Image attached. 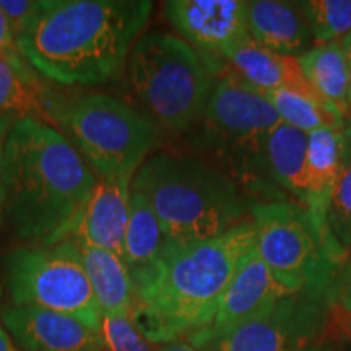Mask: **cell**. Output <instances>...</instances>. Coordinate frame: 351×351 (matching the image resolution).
Wrapping results in <instances>:
<instances>
[{"label": "cell", "instance_id": "cell-1", "mask_svg": "<svg viewBox=\"0 0 351 351\" xmlns=\"http://www.w3.org/2000/svg\"><path fill=\"white\" fill-rule=\"evenodd\" d=\"M254 245L256 230L251 218L218 238L165 243L152 262L130 270V322L153 345L204 330L212 324L223 293Z\"/></svg>", "mask_w": 351, "mask_h": 351}, {"label": "cell", "instance_id": "cell-2", "mask_svg": "<svg viewBox=\"0 0 351 351\" xmlns=\"http://www.w3.org/2000/svg\"><path fill=\"white\" fill-rule=\"evenodd\" d=\"M152 8L148 0H46L16 46L49 80L99 85L124 67Z\"/></svg>", "mask_w": 351, "mask_h": 351}, {"label": "cell", "instance_id": "cell-3", "mask_svg": "<svg viewBox=\"0 0 351 351\" xmlns=\"http://www.w3.org/2000/svg\"><path fill=\"white\" fill-rule=\"evenodd\" d=\"M96 178L62 132L16 117L3 147L5 215L25 241L60 243Z\"/></svg>", "mask_w": 351, "mask_h": 351}, {"label": "cell", "instance_id": "cell-4", "mask_svg": "<svg viewBox=\"0 0 351 351\" xmlns=\"http://www.w3.org/2000/svg\"><path fill=\"white\" fill-rule=\"evenodd\" d=\"M132 189L150 202L166 243L218 238L251 218L236 179L189 155L148 158L132 179Z\"/></svg>", "mask_w": 351, "mask_h": 351}, {"label": "cell", "instance_id": "cell-5", "mask_svg": "<svg viewBox=\"0 0 351 351\" xmlns=\"http://www.w3.org/2000/svg\"><path fill=\"white\" fill-rule=\"evenodd\" d=\"M225 60L205 56L184 39L148 33L137 39L129 57L134 95L158 124L186 132L202 121L213 83Z\"/></svg>", "mask_w": 351, "mask_h": 351}, {"label": "cell", "instance_id": "cell-6", "mask_svg": "<svg viewBox=\"0 0 351 351\" xmlns=\"http://www.w3.org/2000/svg\"><path fill=\"white\" fill-rule=\"evenodd\" d=\"M257 256L289 293L330 289L350 254L319 231L302 205L289 200L257 202L251 207Z\"/></svg>", "mask_w": 351, "mask_h": 351}, {"label": "cell", "instance_id": "cell-7", "mask_svg": "<svg viewBox=\"0 0 351 351\" xmlns=\"http://www.w3.org/2000/svg\"><path fill=\"white\" fill-rule=\"evenodd\" d=\"M57 124L101 178L135 176L160 143V129L150 117L103 93L83 95L60 106Z\"/></svg>", "mask_w": 351, "mask_h": 351}, {"label": "cell", "instance_id": "cell-8", "mask_svg": "<svg viewBox=\"0 0 351 351\" xmlns=\"http://www.w3.org/2000/svg\"><path fill=\"white\" fill-rule=\"evenodd\" d=\"M3 262L15 306L69 315L99 332L103 314L73 241L12 249Z\"/></svg>", "mask_w": 351, "mask_h": 351}, {"label": "cell", "instance_id": "cell-9", "mask_svg": "<svg viewBox=\"0 0 351 351\" xmlns=\"http://www.w3.org/2000/svg\"><path fill=\"white\" fill-rule=\"evenodd\" d=\"M202 121L207 137L231 161L236 182L267 187L263 148L270 132L282 121L265 95L245 83L225 62L213 83Z\"/></svg>", "mask_w": 351, "mask_h": 351}, {"label": "cell", "instance_id": "cell-10", "mask_svg": "<svg viewBox=\"0 0 351 351\" xmlns=\"http://www.w3.org/2000/svg\"><path fill=\"white\" fill-rule=\"evenodd\" d=\"M328 304L330 289L291 293L202 350L301 351L326 335Z\"/></svg>", "mask_w": 351, "mask_h": 351}, {"label": "cell", "instance_id": "cell-11", "mask_svg": "<svg viewBox=\"0 0 351 351\" xmlns=\"http://www.w3.org/2000/svg\"><path fill=\"white\" fill-rule=\"evenodd\" d=\"M163 13L184 41L205 56L223 60L249 39L245 0H169Z\"/></svg>", "mask_w": 351, "mask_h": 351}, {"label": "cell", "instance_id": "cell-12", "mask_svg": "<svg viewBox=\"0 0 351 351\" xmlns=\"http://www.w3.org/2000/svg\"><path fill=\"white\" fill-rule=\"evenodd\" d=\"M291 295L267 269L256 249L245 256L232 275L221 300L217 314L208 327L204 330L191 333L186 340L197 348H205L213 340L231 332L247 319L267 309L283 296Z\"/></svg>", "mask_w": 351, "mask_h": 351}, {"label": "cell", "instance_id": "cell-13", "mask_svg": "<svg viewBox=\"0 0 351 351\" xmlns=\"http://www.w3.org/2000/svg\"><path fill=\"white\" fill-rule=\"evenodd\" d=\"M134 176L96 179L93 189L64 231V239L104 249L124 257V234L129 218Z\"/></svg>", "mask_w": 351, "mask_h": 351}, {"label": "cell", "instance_id": "cell-14", "mask_svg": "<svg viewBox=\"0 0 351 351\" xmlns=\"http://www.w3.org/2000/svg\"><path fill=\"white\" fill-rule=\"evenodd\" d=\"M2 322L25 351H104L99 332L41 307H8Z\"/></svg>", "mask_w": 351, "mask_h": 351}, {"label": "cell", "instance_id": "cell-15", "mask_svg": "<svg viewBox=\"0 0 351 351\" xmlns=\"http://www.w3.org/2000/svg\"><path fill=\"white\" fill-rule=\"evenodd\" d=\"M345 127H327L307 135V153L304 166V194L301 205L326 236L330 234L327 226L328 204L337 176H339L341 155H343Z\"/></svg>", "mask_w": 351, "mask_h": 351}, {"label": "cell", "instance_id": "cell-16", "mask_svg": "<svg viewBox=\"0 0 351 351\" xmlns=\"http://www.w3.org/2000/svg\"><path fill=\"white\" fill-rule=\"evenodd\" d=\"M247 29L254 43L278 54L300 57L314 46L296 2L247 0Z\"/></svg>", "mask_w": 351, "mask_h": 351}, {"label": "cell", "instance_id": "cell-17", "mask_svg": "<svg viewBox=\"0 0 351 351\" xmlns=\"http://www.w3.org/2000/svg\"><path fill=\"white\" fill-rule=\"evenodd\" d=\"M223 60L245 83L261 91L293 90L319 98L307 83L298 57L265 49L251 38L230 52Z\"/></svg>", "mask_w": 351, "mask_h": 351}, {"label": "cell", "instance_id": "cell-18", "mask_svg": "<svg viewBox=\"0 0 351 351\" xmlns=\"http://www.w3.org/2000/svg\"><path fill=\"white\" fill-rule=\"evenodd\" d=\"M77 245L101 314L129 317L134 301V287L124 258L104 249Z\"/></svg>", "mask_w": 351, "mask_h": 351}, {"label": "cell", "instance_id": "cell-19", "mask_svg": "<svg viewBox=\"0 0 351 351\" xmlns=\"http://www.w3.org/2000/svg\"><path fill=\"white\" fill-rule=\"evenodd\" d=\"M306 153L307 135L285 122L270 132L263 148V171L269 182L300 205L304 194Z\"/></svg>", "mask_w": 351, "mask_h": 351}, {"label": "cell", "instance_id": "cell-20", "mask_svg": "<svg viewBox=\"0 0 351 351\" xmlns=\"http://www.w3.org/2000/svg\"><path fill=\"white\" fill-rule=\"evenodd\" d=\"M298 60L315 95L345 119L351 104V82L340 41L313 46Z\"/></svg>", "mask_w": 351, "mask_h": 351}, {"label": "cell", "instance_id": "cell-21", "mask_svg": "<svg viewBox=\"0 0 351 351\" xmlns=\"http://www.w3.org/2000/svg\"><path fill=\"white\" fill-rule=\"evenodd\" d=\"M60 106L41 86L36 73L26 75L0 60V116L33 117L57 125Z\"/></svg>", "mask_w": 351, "mask_h": 351}, {"label": "cell", "instance_id": "cell-22", "mask_svg": "<svg viewBox=\"0 0 351 351\" xmlns=\"http://www.w3.org/2000/svg\"><path fill=\"white\" fill-rule=\"evenodd\" d=\"M166 243L160 221L150 202L130 187L129 218L124 234V262L129 270L140 269L152 262Z\"/></svg>", "mask_w": 351, "mask_h": 351}, {"label": "cell", "instance_id": "cell-23", "mask_svg": "<svg viewBox=\"0 0 351 351\" xmlns=\"http://www.w3.org/2000/svg\"><path fill=\"white\" fill-rule=\"evenodd\" d=\"M262 93L269 99L280 121L304 132L306 135L327 127L343 125V119L339 114L314 96L293 90H271Z\"/></svg>", "mask_w": 351, "mask_h": 351}, {"label": "cell", "instance_id": "cell-24", "mask_svg": "<svg viewBox=\"0 0 351 351\" xmlns=\"http://www.w3.org/2000/svg\"><path fill=\"white\" fill-rule=\"evenodd\" d=\"M296 3L309 26L314 46L337 43L351 33V0H301Z\"/></svg>", "mask_w": 351, "mask_h": 351}, {"label": "cell", "instance_id": "cell-25", "mask_svg": "<svg viewBox=\"0 0 351 351\" xmlns=\"http://www.w3.org/2000/svg\"><path fill=\"white\" fill-rule=\"evenodd\" d=\"M327 226L340 247L351 254V134L346 129L340 171L328 204Z\"/></svg>", "mask_w": 351, "mask_h": 351}, {"label": "cell", "instance_id": "cell-26", "mask_svg": "<svg viewBox=\"0 0 351 351\" xmlns=\"http://www.w3.org/2000/svg\"><path fill=\"white\" fill-rule=\"evenodd\" d=\"M99 335L104 351H158L124 315H101Z\"/></svg>", "mask_w": 351, "mask_h": 351}, {"label": "cell", "instance_id": "cell-27", "mask_svg": "<svg viewBox=\"0 0 351 351\" xmlns=\"http://www.w3.org/2000/svg\"><path fill=\"white\" fill-rule=\"evenodd\" d=\"M327 332L351 339V261L339 270L330 287Z\"/></svg>", "mask_w": 351, "mask_h": 351}, {"label": "cell", "instance_id": "cell-28", "mask_svg": "<svg viewBox=\"0 0 351 351\" xmlns=\"http://www.w3.org/2000/svg\"><path fill=\"white\" fill-rule=\"evenodd\" d=\"M43 5L44 2H36V0H0V10L10 23L15 38L32 23Z\"/></svg>", "mask_w": 351, "mask_h": 351}, {"label": "cell", "instance_id": "cell-29", "mask_svg": "<svg viewBox=\"0 0 351 351\" xmlns=\"http://www.w3.org/2000/svg\"><path fill=\"white\" fill-rule=\"evenodd\" d=\"M0 60L10 64L12 67L26 73V75H34L32 65L26 62L19 51L15 34H13L12 26L2 10H0Z\"/></svg>", "mask_w": 351, "mask_h": 351}, {"label": "cell", "instance_id": "cell-30", "mask_svg": "<svg viewBox=\"0 0 351 351\" xmlns=\"http://www.w3.org/2000/svg\"><path fill=\"white\" fill-rule=\"evenodd\" d=\"M16 117L13 116H0V223L5 217V184H3V147L8 130Z\"/></svg>", "mask_w": 351, "mask_h": 351}, {"label": "cell", "instance_id": "cell-31", "mask_svg": "<svg viewBox=\"0 0 351 351\" xmlns=\"http://www.w3.org/2000/svg\"><path fill=\"white\" fill-rule=\"evenodd\" d=\"M158 351H204L197 348L195 345H192L191 341L186 339H178L173 341H168V343L158 345Z\"/></svg>", "mask_w": 351, "mask_h": 351}, {"label": "cell", "instance_id": "cell-32", "mask_svg": "<svg viewBox=\"0 0 351 351\" xmlns=\"http://www.w3.org/2000/svg\"><path fill=\"white\" fill-rule=\"evenodd\" d=\"M0 351H19L2 324H0Z\"/></svg>", "mask_w": 351, "mask_h": 351}, {"label": "cell", "instance_id": "cell-33", "mask_svg": "<svg viewBox=\"0 0 351 351\" xmlns=\"http://www.w3.org/2000/svg\"><path fill=\"white\" fill-rule=\"evenodd\" d=\"M341 49H343L345 59H346V65H348V72H350V82H351V33L346 34L345 38L340 39Z\"/></svg>", "mask_w": 351, "mask_h": 351}, {"label": "cell", "instance_id": "cell-34", "mask_svg": "<svg viewBox=\"0 0 351 351\" xmlns=\"http://www.w3.org/2000/svg\"><path fill=\"white\" fill-rule=\"evenodd\" d=\"M301 351H332V348L328 345H326V343H315V345H311V346H307V348H304V350H301Z\"/></svg>", "mask_w": 351, "mask_h": 351}, {"label": "cell", "instance_id": "cell-35", "mask_svg": "<svg viewBox=\"0 0 351 351\" xmlns=\"http://www.w3.org/2000/svg\"><path fill=\"white\" fill-rule=\"evenodd\" d=\"M343 125H345V129L351 134V104H350L348 112H346V116H345V119H343Z\"/></svg>", "mask_w": 351, "mask_h": 351}, {"label": "cell", "instance_id": "cell-36", "mask_svg": "<svg viewBox=\"0 0 351 351\" xmlns=\"http://www.w3.org/2000/svg\"><path fill=\"white\" fill-rule=\"evenodd\" d=\"M350 261H351V254H350Z\"/></svg>", "mask_w": 351, "mask_h": 351}]
</instances>
